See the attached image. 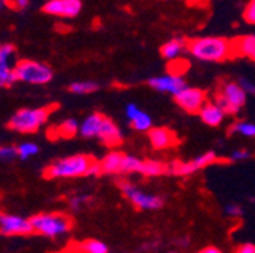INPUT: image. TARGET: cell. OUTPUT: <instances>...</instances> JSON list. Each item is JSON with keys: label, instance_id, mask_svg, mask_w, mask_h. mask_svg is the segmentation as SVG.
<instances>
[{"label": "cell", "instance_id": "cell-1", "mask_svg": "<svg viewBox=\"0 0 255 253\" xmlns=\"http://www.w3.org/2000/svg\"><path fill=\"white\" fill-rule=\"evenodd\" d=\"M101 173V164L88 155H73L55 161L44 170L47 179H70Z\"/></svg>", "mask_w": 255, "mask_h": 253}, {"label": "cell", "instance_id": "cell-2", "mask_svg": "<svg viewBox=\"0 0 255 253\" xmlns=\"http://www.w3.org/2000/svg\"><path fill=\"white\" fill-rule=\"evenodd\" d=\"M187 52L205 62H222L234 58L233 41L222 37H201L187 40Z\"/></svg>", "mask_w": 255, "mask_h": 253}, {"label": "cell", "instance_id": "cell-3", "mask_svg": "<svg viewBox=\"0 0 255 253\" xmlns=\"http://www.w3.org/2000/svg\"><path fill=\"white\" fill-rule=\"evenodd\" d=\"M30 223L35 234H40L49 238L61 237L73 228V220L64 212L38 214L30 218Z\"/></svg>", "mask_w": 255, "mask_h": 253}, {"label": "cell", "instance_id": "cell-4", "mask_svg": "<svg viewBox=\"0 0 255 253\" xmlns=\"http://www.w3.org/2000/svg\"><path fill=\"white\" fill-rule=\"evenodd\" d=\"M53 108H24L17 111L9 120L8 126L21 134H34L47 121Z\"/></svg>", "mask_w": 255, "mask_h": 253}, {"label": "cell", "instance_id": "cell-5", "mask_svg": "<svg viewBox=\"0 0 255 253\" xmlns=\"http://www.w3.org/2000/svg\"><path fill=\"white\" fill-rule=\"evenodd\" d=\"M246 99L248 94L239 82H225L220 85V89L214 97V103L227 115H236L246 105Z\"/></svg>", "mask_w": 255, "mask_h": 253}, {"label": "cell", "instance_id": "cell-6", "mask_svg": "<svg viewBox=\"0 0 255 253\" xmlns=\"http://www.w3.org/2000/svg\"><path fill=\"white\" fill-rule=\"evenodd\" d=\"M101 164V173L104 174H128L138 173L141 167V160L123 152H110Z\"/></svg>", "mask_w": 255, "mask_h": 253}, {"label": "cell", "instance_id": "cell-7", "mask_svg": "<svg viewBox=\"0 0 255 253\" xmlns=\"http://www.w3.org/2000/svg\"><path fill=\"white\" fill-rule=\"evenodd\" d=\"M119 188L122 194L129 200L135 208L143 211H155L164 206V199L156 194H149L129 180H120Z\"/></svg>", "mask_w": 255, "mask_h": 253}, {"label": "cell", "instance_id": "cell-8", "mask_svg": "<svg viewBox=\"0 0 255 253\" xmlns=\"http://www.w3.org/2000/svg\"><path fill=\"white\" fill-rule=\"evenodd\" d=\"M15 76H17V81H21V82L44 85L53 79V70L49 66L43 64V62L21 59L15 66Z\"/></svg>", "mask_w": 255, "mask_h": 253}, {"label": "cell", "instance_id": "cell-9", "mask_svg": "<svg viewBox=\"0 0 255 253\" xmlns=\"http://www.w3.org/2000/svg\"><path fill=\"white\" fill-rule=\"evenodd\" d=\"M173 97H175L176 105L190 114H199L202 106L207 103V92L201 88L185 86L181 92H178Z\"/></svg>", "mask_w": 255, "mask_h": 253}, {"label": "cell", "instance_id": "cell-10", "mask_svg": "<svg viewBox=\"0 0 255 253\" xmlns=\"http://www.w3.org/2000/svg\"><path fill=\"white\" fill-rule=\"evenodd\" d=\"M15 58V49L11 44L0 46V88L11 86L15 81V66L14 62Z\"/></svg>", "mask_w": 255, "mask_h": 253}, {"label": "cell", "instance_id": "cell-11", "mask_svg": "<svg viewBox=\"0 0 255 253\" xmlns=\"http://www.w3.org/2000/svg\"><path fill=\"white\" fill-rule=\"evenodd\" d=\"M34 232L30 220L12 215L0 214V234L3 235H29Z\"/></svg>", "mask_w": 255, "mask_h": 253}, {"label": "cell", "instance_id": "cell-12", "mask_svg": "<svg viewBox=\"0 0 255 253\" xmlns=\"http://www.w3.org/2000/svg\"><path fill=\"white\" fill-rule=\"evenodd\" d=\"M82 9V2L79 0H49L43 5V11L46 14L55 17H66L73 18Z\"/></svg>", "mask_w": 255, "mask_h": 253}, {"label": "cell", "instance_id": "cell-13", "mask_svg": "<svg viewBox=\"0 0 255 253\" xmlns=\"http://www.w3.org/2000/svg\"><path fill=\"white\" fill-rule=\"evenodd\" d=\"M147 85L150 88H153L155 91L169 92V94H173V96H176L178 92H181L187 86L184 78H176V76H172V75H163V76L150 78L147 81Z\"/></svg>", "mask_w": 255, "mask_h": 253}, {"label": "cell", "instance_id": "cell-14", "mask_svg": "<svg viewBox=\"0 0 255 253\" xmlns=\"http://www.w3.org/2000/svg\"><path fill=\"white\" fill-rule=\"evenodd\" d=\"M147 137L155 150H166L178 144L176 134L169 128H152L147 132Z\"/></svg>", "mask_w": 255, "mask_h": 253}, {"label": "cell", "instance_id": "cell-15", "mask_svg": "<svg viewBox=\"0 0 255 253\" xmlns=\"http://www.w3.org/2000/svg\"><path fill=\"white\" fill-rule=\"evenodd\" d=\"M125 114H126L128 121L131 123V126L135 131H138V132H149L152 129V118H150V115L147 112L141 111L135 103L126 105Z\"/></svg>", "mask_w": 255, "mask_h": 253}, {"label": "cell", "instance_id": "cell-16", "mask_svg": "<svg viewBox=\"0 0 255 253\" xmlns=\"http://www.w3.org/2000/svg\"><path fill=\"white\" fill-rule=\"evenodd\" d=\"M98 138L108 147H116L122 143L123 140V135H122V131L119 129V126L108 117L104 118L102 121V126H101V131H99V135Z\"/></svg>", "mask_w": 255, "mask_h": 253}, {"label": "cell", "instance_id": "cell-17", "mask_svg": "<svg viewBox=\"0 0 255 253\" xmlns=\"http://www.w3.org/2000/svg\"><path fill=\"white\" fill-rule=\"evenodd\" d=\"M233 41V49L236 56H243L255 61V34L237 37Z\"/></svg>", "mask_w": 255, "mask_h": 253}, {"label": "cell", "instance_id": "cell-18", "mask_svg": "<svg viewBox=\"0 0 255 253\" xmlns=\"http://www.w3.org/2000/svg\"><path fill=\"white\" fill-rule=\"evenodd\" d=\"M199 117L205 124L211 126V128H217V126H220L222 121L225 120L227 114L223 112L214 102H207L202 106V109L199 111Z\"/></svg>", "mask_w": 255, "mask_h": 253}, {"label": "cell", "instance_id": "cell-19", "mask_svg": "<svg viewBox=\"0 0 255 253\" xmlns=\"http://www.w3.org/2000/svg\"><path fill=\"white\" fill-rule=\"evenodd\" d=\"M105 115L99 114V112H94L90 114L81 124H79V134L85 138H94L99 135L101 131V126L104 121Z\"/></svg>", "mask_w": 255, "mask_h": 253}, {"label": "cell", "instance_id": "cell-20", "mask_svg": "<svg viewBox=\"0 0 255 253\" xmlns=\"http://www.w3.org/2000/svg\"><path fill=\"white\" fill-rule=\"evenodd\" d=\"M70 253H110V249L99 240L88 238L81 243H73L70 246Z\"/></svg>", "mask_w": 255, "mask_h": 253}, {"label": "cell", "instance_id": "cell-21", "mask_svg": "<svg viewBox=\"0 0 255 253\" xmlns=\"http://www.w3.org/2000/svg\"><path fill=\"white\" fill-rule=\"evenodd\" d=\"M185 50H187V40L185 38H173L161 46L159 53H161V56L164 59H167L170 62L173 59H178Z\"/></svg>", "mask_w": 255, "mask_h": 253}, {"label": "cell", "instance_id": "cell-22", "mask_svg": "<svg viewBox=\"0 0 255 253\" xmlns=\"http://www.w3.org/2000/svg\"><path fill=\"white\" fill-rule=\"evenodd\" d=\"M138 173L146 177L163 176V174L169 173V164H164L156 160H144V161H141V167H140Z\"/></svg>", "mask_w": 255, "mask_h": 253}, {"label": "cell", "instance_id": "cell-23", "mask_svg": "<svg viewBox=\"0 0 255 253\" xmlns=\"http://www.w3.org/2000/svg\"><path fill=\"white\" fill-rule=\"evenodd\" d=\"M52 131L56 132V138H73L76 134H79V124L75 118H67L66 121H62L59 126L53 128Z\"/></svg>", "mask_w": 255, "mask_h": 253}, {"label": "cell", "instance_id": "cell-24", "mask_svg": "<svg viewBox=\"0 0 255 253\" xmlns=\"http://www.w3.org/2000/svg\"><path fill=\"white\" fill-rule=\"evenodd\" d=\"M198 171V167L193 161H172L169 164V173L173 176H190Z\"/></svg>", "mask_w": 255, "mask_h": 253}, {"label": "cell", "instance_id": "cell-25", "mask_svg": "<svg viewBox=\"0 0 255 253\" xmlns=\"http://www.w3.org/2000/svg\"><path fill=\"white\" fill-rule=\"evenodd\" d=\"M230 134H239V135H243L248 138H254L255 137V123L236 121L230 128Z\"/></svg>", "mask_w": 255, "mask_h": 253}, {"label": "cell", "instance_id": "cell-26", "mask_svg": "<svg viewBox=\"0 0 255 253\" xmlns=\"http://www.w3.org/2000/svg\"><path fill=\"white\" fill-rule=\"evenodd\" d=\"M167 69H169V75L176 76V78H182L187 73V70L190 69V62L184 58H178V59H173L169 62Z\"/></svg>", "mask_w": 255, "mask_h": 253}, {"label": "cell", "instance_id": "cell-27", "mask_svg": "<svg viewBox=\"0 0 255 253\" xmlns=\"http://www.w3.org/2000/svg\"><path fill=\"white\" fill-rule=\"evenodd\" d=\"M69 89L73 94H91V92L99 89V85L96 82H91V81H79V82H73L69 86Z\"/></svg>", "mask_w": 255, "mask_h": 253}, {"label": "cell", "instance_id": "cell-28", "mask_svg": "<svg viewBox=\"0 0 255 253\" xmlns=\"http://www.w3.org/2000/svg\"><path fill=\"white\" fill-rule=\"evenodd\" d=\"M217 161H219V158H217V155L214 152H205V153L196 156L195 160H193V163L198 167V170H202V169H205L208 166H213Z\"/></svg>", "mask_w": 255, "mask_h": 253}, {"label": "cell", "instance_id": "cell-29", "mask_svg": "<svg viewBox=\"0 0 255 253\" xmlns=\"http://www.w3.org/2000/svg\"><path fill=\"white\" fill-rule=\"evenodd\" d=\"M40 150V147L35 144V143H30V141H26V143H21L20 146H17V152H18V158L21 160H29L30 156L37 155Z\"/></svg>", "mask_w": 255, "mask_h": 253}, {"label": "cell", "instance_id": "cell-30", "mask_svg": "<svg viewBox=\"0 0 255 253\" xmlns=\"http://www.w3.org/2000/svg\"><path fill=\"white\" fill-rule=\"evenodd\" d=\"M18 156L17 147L14 146H0V161L2 163H12Z\"/></svg>", "mask_w": 255, "mask_h": 253}, {"label": "cell", "instance_id": "cell-31", "mask_svg": "<svg viewBox=\"0 0 255 253\" xmlns=\"http://www.w3.org/2000/svg\"><path fill=\"white\" fill-rule=\"evenodd\" d=\"M91 202V197L90 196H85V194H79V196H75L70 199V208L73 211H81L85 205H88Z\"/></svg>", "mask_w": 255, "mask_h": 253}, {"label": "cell", "instance_id": "cell-32", "mask_svg": "<svg viewBox=\"0 0 255 253\" xmlns=\"http://www.w3.org/2000/svg\"><path fill=\"white\" fill-rule=\"evenodd\" d=\"M243 18L248 24L255 26V0H251V2L246 3L243 9Z\"/></svg>", "mask_w": 255, "mask_h": 253}, {"label": "cell", "instance_id": "cell-33", "mask_svg": "<svg viewBox=\"0 0 255 253\" xmlns=\"http://www.w3.org/2000/svg\"><path fill=\"white\" fill-rule=\"evenodd\" d=\"M223 212H225V215H228L231 218H240L243 215V208L239 203H230V205L225 206Z\"/></svg>", "mask_w": 255, "mask_h": 253}, {"label": "cell", "instance_id": "cell-34", "mask_svg": "<svg viewBox=\"0 0 255 253\" xmlns=\"http://www.w3.org/2000/svg\"><path fill=\"white\" fill-rule=\"evenodd\" d=\"M249 156H251L249 150H246V149H239V150H234V152L231 153L230 160H231L233 163H239V161H245V160H248Z\"/></svg>", "mask_w": 255, "mask_h": 253}, {"label": "cell", "instance_id": "cell-35", "mask_svg": "<svg viewBox=\"0 0 255 253\" xmlns=\"http://www.w3.org/2000/svg\"><path fill=\"white\" fill-rule=\"evenodd\" d=\"M239 85L243 88V91L246 94H255V84L252 81H249L248 78H240L239 79Z\"/></svg>", "mask_w": 255, "mask_h": 253}, {"label": "cell", "instance_id": "cell-36", "mask_svg": "<svg viewBox=\"0 0 255 253\" xmlns=\"http://www.w3.org/2000/svg\"><path fill=\"white\" fill-rule=\"evenodd\" d=\"M234 253H255V246L251 244V243H246V244H242L236 249Z\"/></svg>", "mask_w": 255, "mask_h": 253}, {"label": "cell", "instance_id": "cell-37", "mask_svg": "<svg viewBox=\"0 0 255 253\" xmlns=\"http://www.w3.org/2000/svg\"><path fill=\"white\" fill-rule=\"evenodd\" d=\"M29 5L27 0H17V2H6V6H9L11 9H23Z\"/></svg>", "mask_w": 255, "mask_h": 253}, {"label": "cell", "instance_id": "cell-38", "mask_svg": "<svg viewBox=\"0 0 255 253\" xmlns=\"http://www.w3.org/2000/svg\"><path fill=\"white\" fill-rule=\"evenodd\" d=\"M198 253H222V250L217 247H205V249L199 250Z\"/></svg>", "mask_w": 255, "mask_h": 253}, {"label": "cell", "instance_id": "cell-39", "mask_svg": "<svg viewBox=\"0 0 255 253\" xmlns=\"http://www.w3.org/2000/svg\"><path fill=\"white\" fill-rule=\"evenodd\" d=\"M3 6H6V2H2V0H0V9H2Z\"/></svg>", "mask_w": 255, "mask_h": 253}, {"label": "cell", "instance_id": "cell-40", "mask_svg": "<svg viewBox=\"0 0 255 253\" xmlns=\"http://www.w3.org/2000/svg\"><path fill=\"white\" fill-rule=\"evenodd\" d=\"M170 253H176V252H170Z\"/></svg>", "mask_w": 255, "mask_h": 253}]
</instances>
